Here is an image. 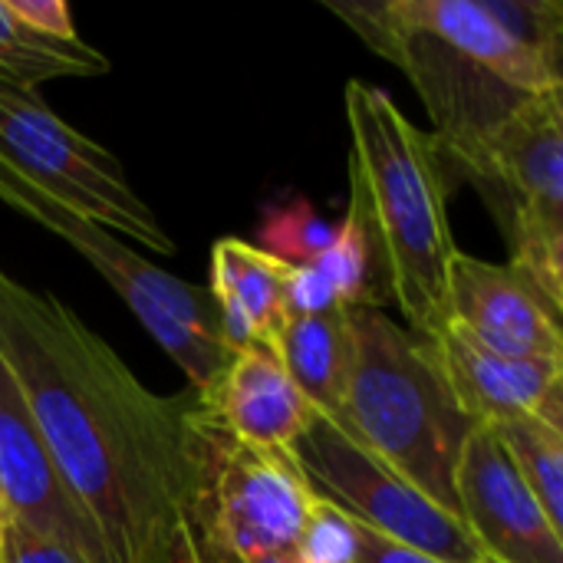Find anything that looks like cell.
<instances>
[{"label":"cell","mask_w":563,"mask_h":563,"mask_svg":"<svg viewBox=\"0 0 563 563\" xmlns=\"http://www.w3.org/2000/svg\"><path fill=\"white\" fill-rule=\"evenodd\" d=\"M340 224L320 218L310 201L297 198L290 205H277L261 221V251L274 254L284 264H310L330 251Z\"/></svg>","instance_id":"19"},{"label":"cell","mask_w":563,"mask_h":563,"mask_svg":"<svg viewBox=\"0 0 563 563\" xmlns=\"http://www.w3.org/2000/svg\"><path fill=\"white\" fill-rule=\"evenodd\" d=\"M290 459L310 488L356 525L439 563L485 561L452 511L386 468L330 416H313L307 432L290 445Z\"/></svg>","instance_id":"8"},{"label":"cell","mask_w":563,"mask_h":563,"mask_svg":"<svg viewBox=\"0 0 563 563\" xmlns=\"http://www.w3.org/2000/svg\"><path fill=\"white\" fill-rule=\"evenodd\" d=\"M350 125V211L369 241L386 297L419 336L445 330L455 241L449 228L445 158L396 99L363 79L343 89Z\"/></svg>","instance_id":"2"},{"label":"cell","mask_w":563,"mask_h":563,"mask_svg":"<svg viewBox=\"0 0 563 563\" xmlns=\"http://www.w3.org/2000/svg\"><path fill=\"white\" fill-rule=\"evenodd\" d=\"M360 551L356 521L317 495L313 515L307 521L297 563H353Z\"/></svg>","instance_id":"21"},{"label":"cell","mask_w":563,"mask_h":563,"mask_svg":"<svg viewBox=\"0 0 563 563\" xmlns=\"http://www.w3.org/2000/svg\"><path fill=\"white\" fill-rule=\"evenodd\" d=\"M0 201H7L23 218L63 238L73 251H79L99 271V277L122 297L132 317L152 333V340L178 363V369L191 383V393L205 396L221 379L234 353L221 336V320L208 287H195L162 271L158 264H148L132 247H125L112 231L46 198L3 162Z\"/></svg>","instance_id":"4"},{"label":"cell","mask_w":563,"mask_h":563,"mask_svg":"<svg viewBox=\"0 0 563 563\" xmlns=\"http://www.w3.org/2000/svg\"><path fill=\"white\" fill-rule=\"evenodd\" d=\"M445 330L511 356L563 363L561 313L511 267L455 251L445 290Z\"/></svg>","instance_id":"10"},{"label":"cell","mask_w":563,"mask_h":563,"mask_svg":"<svg viewBox=\"0 0 563 563\" xmlns=\"http://www.w3.org/2000/svg\"><path fill=\"white\" fill-rule=\"evenodd\" d=\"M0 563H86L66 544L36 534L16 521H3L0 528Z\"/></svg>","instance_id":"22"},{"label":"cell","mask_w":563,"mask_h":563,"mask_svg":"<svg viewBox=\"0 0 563 563\" xmlns=\"http://www.w3.org/2000/svg\"><path fill=\"white\" fill-rule=\"evenodd\" d=\"M508 234L511 267L563 310V89L525 99L462 168Z\"/></svg>","instance_id":"5"},{"label":"cell","mask_w":563,"mask_h":563,"mask_svg":"<svg viewBox=\"0 0 563 563\" xmlns=\"http://www.w3.org/2000/svg\"><path fill=\"white\" fill-rule=\"evenodd\" d=\"M0 360L109 563H214L195 393L155 396L63 300L3 267Z\"/></svg>","instance_id":"1"},{"label":"cell","mask_w":563,"mask_h":563,"mask_svg":"<svg viewBox=\"0 0 563 563\" xmlns=\"http://www.w3.org/2000/svg\"><path fill=\"white\" fill-rule=\"evenodd\" d=\"M0 511L86 563H109L96 525L69 495L10 369L0 360Z\"/></svg>","instance_id":"11"},{"label":"cell","mask_w":563,"mask_h":563,"mask_svg":"<svg viewBox=\"0 0 563 563\" xmlns=\"http://www.w3.org/2000/svg\"><path fill=\"white\" fill-rule=\"evenodd\" d=\"M198 399L234 439L277 452H290L317 416L267 346L238 350L221 379Z\"/></svg>","instance_id":"13"},{"label":"cell","mask_w":563,"mask_h":563,"mask_svg":"<svg viewBox=\"0 0 563 563\" xmlns=\"http://www.w3.org/2000/svg\"><path fill=\"white\" fill-rule=\"evenodd\" d=\"M0 162L73 214L175 254L155 211L135 195L119 158L63 122L36 92L0 82Z\"/></svg>","instance_id":"7"},{"label":"cell","mask_w":563,"mask_h":563,"mask_svg":"<svg viewBox=\"0 0 563 563\" xmlns=\"http://www.w3.org/2000/svg\"><path fill=\"white\" fill-rule=\"evenodd\" d=\"M290 264L247 244L241 238H221L211 247V300L221 320V336L231 353L247 346H267L287 323L284 287Z\"/></svg>","instance_id":"15"},{"label":"cell","mask_w":563,"mask_h":563,"mask_svg":"<svg viewBox=\"0 0 563 563\" xmlns=\"http://www.w3.org/2000/svg\"><path fill=\"white\" fill-rule=\"evenodd\" d=\"M488 13L501 23V30L541 56L544 63L561 69L563 56V3L561 0H485Z\"/></svg>","instance_id":"20"},{"label":"cell","mask_w":563,"mask_h":563,"mask_svg":"<svg viewBox=\"0 0 563 563\" xmlns=\"http://www.w3.org/2000/svg\"><path fill=\"white\" fill-rule=\"evenodd\" d=\"M350 323L353 360L333 422L455 515V468L475 422L452 399L432 343L376 307H350Z\"/></svg>","instance_id":"3"},{"label":"cell","mask_w":563,"mask_h":563,"mask_svg":"<svg viewBox=\"0 0 563 563\" xmlns=\"http://www.w3.org/2000/svg\"><path fill=\"white\" fill-rule=\"evenodd\" d=\"M356 538H360V551H356V561L353 563H439L435 558L422 554V551H412L406 544H396L363 525H356Z\"/></svg>","instance_id":"24"},{"label":"cell","mask_w":563,"mask_h":563,"mask_svg":"<svg viewBox=\"0 0 563 563\" xmlns=\"http://www.w3.org/2000/svg\"><path fill=\"white\" fill-rule=\"evenodd\" d=\"M455 515L492 563H563V531L548 521L488 426H475L455 468Z\"/></svg>","instance_id":"9"},{"label":"cell","mask_w":563,"mask_h":563,"mask_svg":"<svg viewBox=\"0 0 563 563\" xmlns=\"http://www.w3.org/2000/svg\"><path fill=\"white\" fill-rule=\"evenodd\" d=\"M383 10L396 23L429 33L439 43L475 59L525 96L563 89L561 69L515 43L488 13L485 0H383Z\"/></svg>","instance_id":"14"},{"label":"cell","mask_w":563,"mask_h":563,"mask_svg":"<svg viewBox=\"0 0 563 563\" xmlns=\"http://www.w3.org/2000/svg\"><path fill=\"white\" fill-rule=\"evenodd\" d=\"M271 350L294 379V386L303 393V399L320 416L336 419L353 360L350 307H336L313 317H287Z\"/></svg>","instance_id":"16"},{"label":"cell","mask_w":563,"mask_h":563,"mask_svg":"<svg viewBox=\"0 0 563 563\" xmlns=\"http://www.w3.org/2000/svg\"><path fill=\"white\" fill-rule=\"evenodd\" d=\"M488 429L495 432L528 492L538 498L548 521L563 531V426L541 416H518Z\"/></svg>","instance_id":"18"},{"label":"cell","mask_w":563,"mask_h":563,"mask_svg":"<svg viewBox=\"0 0 563 563\" xmlns=\"http://www.w3.org/2000/svg\"><path fill=\"white\" fill-rule=\"evenodd\" d=\"M482 563H488V561H482Z\"/></svg>","instance_id":"25"},{"label":"cell","mask_w":563,"mask_h":563,"mask_svg":"<svg viewBox=\"0 0 563 563\" xmlns=\"http://www.w3.org/2000/svg\"><path fill=\"white\" fill-rule=\"evenodd\" d=\"M109 73L106 53L89 46L86 40L56 43L26 30L0 0V82L36 92L46 79L63 76H102Z\"/></svg>","instance_id":"17"},{"label":"cell","mask_w":563,"mask_h":563,"mask_svg":"<svg viewBox=\"0 0 563 563\" xmlns=\"http://www.w3.org/2000/svg\"><path fill=\"white\" fill-rule=\"evenodd\" d=\"M488 563H492V561H488Z\"/></svg>","instance_id":"26"},{"label":"cell","mask_w":563,"mask_h":563,"mask_svg":"<svg viewBox=\"0 0 563 563\" xmlns=\"http://www.w3.org/2000/svg\"><path fill=\"white\" fill-rule=\"evenodd\" d=\"M7 7H10V13H13L26 30H33L36 36L56 40V43L82 40V36L76 33L73 10H69V3H63V0H7Z\"/></svg>","instance_id":"23"},{"label":"cell","mask_w":563,"mask_h":563,"mask_svg":"<svg viewBox=\"0 0 563 563\" xmlns=\"http://www.w3.org/2000/svg\"><path fill=\"white\" fill-rule=\"evenodd\" d=\"M201 511L214 563H297L317 492L290 452L234 439L198 399Z\"/></svg>","instance_id":"6"},{"label":"cell","mask_w":563,"mask_h":563,"mask_svg":"<svg viewBox=\"0 0 563 563\" xmlns=\"http://www.w3.org/2000/svg\"><path fill=\"white\" fill-rule=\"evenodd\" d=\"M429 343L452 399L475 426H498L518 416H541L563 426V363L498 356L452 330L429 336Z\"/></svg>","instance_id":"12"}]
</instances>
